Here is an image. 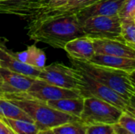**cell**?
Here are the masks:
<instances>
[{
  "instance_id": "cell-29",
  "label": "cell",
  "mask_w": 135,
  "mask_h": 134,
  "mask_svg": "<svg viewBox=\"0 0 135 134\" xmlns=\"http://www.w3.org/2000/svg\"><path fill=\"white\" fill-rule=\"evenodd\" d=\"M37 134H55L53 133L51 129H47V130H39V132Z\"/></svg>"
},
{
  "instance_id": "cell-26",
  "label": "cell",
  "mask_w": 135,
  "mask_h": 134,
  "mask_svg": "<svg viewBox=\"0 0 135 134\" xmlns=\"http://www.w3.org/2000/svg\"><path fill=\"white\" fill-rule=\"evenodd\" d=\"M68 1L69 0H45V8L43 11L62 6Z\"/></svg>"
},
{
  "instance_id": "cell-6",
  "label": "cell",
  "mask_w": 135,
  "mask_h": 134,
  "mask_svg": "<svg viewBox=\"0 0 135 134\" xmlns=\"http://www.w3.org/2000/svg\"><path fill=\"white\" fill-rule=\"evenodd\" d=\"M37 79L48 84L68 89L80 91L81 86L80 71L62 63H53L41 69Z\"/></svg>"
},
{
  "instance_id": "cell-23",
  "label": "cell",
  "mask_w": 135,
  "mask_h": 134,
  "mask_svg": "<svg viewBox=\"0 0 135 134\" xmlns=\"http://www.w3.org/2000/svg\"><path fill=\"white\" fill-rule=\"evenodd\" d=\"M122 36L124 41L135 49V21L134 19H121Z\"/></svg>"
},
{
  "instance_id": "cell-24",
  "label": "cell",
  "mask_w": 135,
  "mask_h": 134,
  "mask_svg": "<svg viewBox=\"0 0 135 134\" xmlns=\"http://www.w3.org/2000/svg\"><path fill=\"white\" fill-rule=\"evenodd\" d=\"M85 134H115L113 125H90L87 126Z\"/></svg>"
},
{
  "instance_id": "cell-32",
  "label": "cell",
  "mask_w": 135,
  "mask_h": 134,
  "mask_svg": "<svg viewBox=\"0 0 135 134\" xmlns=\"http://www.w3.org/2000/svg\"><path fill=\"white\" fill-rule=\"evenodd\" d=\"M133 19H134V21H135V12H134V17H133Z\"/></svg>"
},
{
  "instance_id": "cell-25",
  "label": "cell",
  "mask_w": 135,
  "mask_h": 134,
  "mask_svg": "<svg viewBox=\"0 0 135 134\" xmlns=\"http://www.w3.org/2000/svg\"><path fill=\"white\" fill-rule=\"evenodd\" d=\"M135 12V0H125L119 13L120 19H133Z\"/></svg>"
},
{
  "instance_id": "cell-31",
  "label": "cell",
  "mask_w": 135,
  "mask_h": 134,
  "mask_svg": "<svg viewBox=\"0 0 135 134\" xmlns=\"http://www.w3.org/2000/svg\"><path fill=\"white\" fill-rule=\"evenodd\" d=\"M2 77L0 76V96H2V95H3L2 91Z\"/></svg>"
},
{
  "instance_id": "cell-21",
  "label": "cell",
  "mask_w": 135,
  "mask_h": 134,
  "mask_svg": "<svg viewBox=\"0 0 135 134\" xmlns=\"http://www.w3.org/2000/svg\"><path fill=\"white\" fill-rule=\"evenodd\" d=\"M113 126L115 134H135V118L123 111L118 122Z\"/></svg>"
},
{
  "instance_id": "cell-15",
  "label": "cell",
  "mask_w": 135,
  "mask_h": 134,
  "mask_svg": "<svg viewBox=\"0 0 135 134\" xmlns=\"http://www.w3.org/2000/svg\"><path fill=\"white\" fill-rule=\"evenodd\" d=\"M100 0H69L66 4L62 6L47 9L33 17L29 18V21H38L47 17H52L61 15L77 14L81 9L94 4Z\"/></svg>"
},
{
  "instance_id": "cell-34",
  "label": "cell",
  "mask_w": 135,
  "mask_h": 134,
  "mask_svg": "<svg viewBox=\"0 0 135 134\" xmlns=\"http://www.w3.org/2000/svg\"><path fill=\"white\" fill-rule=\"evenodd\" d=\"M0 43H1V42H0Z\"/></svg>"
},
{
  "instance_id": "cell-1",
  "label": "cell",
  "mask_w": 135,
  "mask_h": 134,
  "mask_svg": "<svg viewBox=\"0 0 135 134\" xmlns=\"http://www.w3.org/2000/svg\"><path fill=\"white\" fill-rule=\"evenodd\" d=\"M27 29L30 39L58 49H64L65 45L74 39L86 36L76 14L29 21Z\"/></svg>"
},
{
  "instance_id": "cell-14",
  "label": "cell",
  "mask_w": 135,
  "mask_h": 134,
  "mask_svg": "<svg viewBox=\"0 0 135 134\" xmlns=\"http://www.w3.org/2000/svg\"><path fill=\"white\" fill-rule=\"evenodd\" d=\"M69 57L78 61L89 62L95 54L93 43L91 38L82 36L68 42L64 49Z\"/></svg>"
},
{
  "instance_id": "cell-30",
  "label": "cell",
  "mask_w": 135,
  "mask_h": 134,
  "mask_svg": "<svg viewBox=\"0 0 135 134\" xmlns=\"http://www.w3.org/2000/svg\"><path fill=\"white\" fill-rule=\"evenodd\" d=\"M130 75H131V81H132V83H133V85H134V88L135 90V74L131 73Z\"/></svg>"
},
{
  "instance_id": "cell-27",
  "label": "cell",
  "mask_w": 135,
  "mask_h": 134,
  "mask_svg": "<svg viewBox=\"0 0 135 134\" xmlns=\"http://www.w3.org/2000/svg\"><path fill=\"white\" fill-rule=\"evenodd\" d=\"M124 111L135 118V94L129 100L128 105L127 106Z\"/></svg>"
},
{
  "instance_id": "cell-9",
  "label": "cell",
  "mask_w": 135,
  "mask_h": 134,
  "mask_svg": "<svg viewBox=\"0 0 135 134\" xmlns=\"http://www.w3.org/2000/svg\"><path fill=\"white\" fill-rule=\"evenodd\" d=\"M45 8V0H0V13L31 18Z\"/></svg>"
},
{
  "instance_id": "cell-28",
  "label": "cell",
  "mask_w": 135,
  "mask_h": 134,
  "mask_svg": "<svg viewBox=\"0 0 135 134\" xmlns=\"http://www.w3.org/2000/svg\"><path fill=\"white\" fill-rule=\"evenodd\" d=\"M0 134H14L13 132L0 120Z\"/></svg>"
},
{
  "instance_id": "cell-3",
  "label": "cell",
  "mask_w": 135,
  "mask_h": 134,
  "mask_svg": "<svg viewBox=\"0 0 135 134\" xmlns=\"http://www.w3.org/2000/svg\"><path fill=\"white\" fill-rule=\"evenodd\" d=\"M73 67L87 73L99 82L109 87L119 95L128 100L135 94V90L130 73L109 67L78 61L70 58Z\"/></svg>"
},
{
  "instance_id": "cell-7",
  "label": "cell",
  "mask_w": 135,
  "mask_h": 134,
  "mask_svg": "<svg viewBox=\"0 0 135 134\" xmlns=\"http://www.w3.org/2000/svg\"><path fill=\"white\" fill-rule=\"evenodd\" d=\"M79 71L81 73V80L80 92L82 97H95L111 103L112 105L121 109L123 111H125L129 103L128 100H125L116 92L106 86L105 85L99 82L87 73L81 70Z\"/></svg>"
},
{
  "instance_id": "cell-18",
  "label": "cell",
  "mask_w": 135,
  "mask_h": 134,
  "mask_svg": "<svg viewBox=\"0 0 135 134\" xmlns=\"http://www.w3.org/2000/svg\"><path fill=\"white\" fill-rule=\"evenodd\" d=\"M15 55L20 61L32 67L41 70L46 66V54L36 45H30L25 51L15 53Z\"/></svg>"
},
{
  "instance_id": "cell-8",
  "label": "cell",
  "mask_w": 135,
  "mask_h": 134,
  "mask_svg": "<svg viewBox=\"0 0 135 134\" xmlns=\"http://www.w3.org/2000/svg\"><path fill=\"white\" fill-rule=\"evenodd\" d=\"M23 93L28 97L44 102L66 98L82 97L79 90L61 88L48 84L37 78L35 80L28 92Z\"/></svg>"
},
{
  "instance_id": "cell-4",
  "label": "cell",
  "mask_w": 135,
  "mask_h": 134,
  "mask_svg": "<svg viewBox=\"0 0 135 134\" xmlns=\"http://www.w3.org/2000/svg\"><path fill=\"white\" fill-rule=\"evenodd\" d=\"M123 113L121 109L95 97L84 98V107L80 122L85 126L115 125Z\"/></svg>"
},
{
  "instance_id": "cell-17",
  "label": "cell",
  "mask_w": 135,
  "mask_h": 134,
  "mask_svg": "<svg viewBox=\"0 0 135 134\" xmlns=\"http://www.w3.org/2000/svg\"><path fill=\"white\" fill-rule=\"evenodd\" d=\"M46 103L53 109L80 118L84 107V97L49 100Z\"/></svg>"
},
{
  "instance_id": "cell-19",
  "label": "cell",
  "mask_w": 135,
  "mask_h": 134,
  "mask_svg": "<svg viewBox=\"0 0 135 134\" xmlns=\"http://www.w3.org/2000/svg\"><path fill=\"white\" fill-rule=\"evenodd\" d=\"M0 118L20 119L34 122L24 111L3 96H0Z\"/></svg>"
},
{
  "instance_id": "cell-33",
  "label": "cell",
  "mask_w": 135,
  "mask_h": 134,
  "mask_svg": "<svg viewBox=\"0 0 135 134\" xmlns=\"http://www.w3.org/2000/svg\"><path fill=\"white\" fill-rule=\"evenodd\" d=\"M132 73H134V74H135V71H134V72H133Z\"/></svg>"
},
{
  "instance_id": "cell-2",
  "label": "cell",
  "mask_w": 135,
  "mask_h": 134,
  "mask_svg": "<svg viewBox=\"0 0 135 134\" xmlns=\"http://www.w3.org/2000/svg\"><path fill=\"white\" fill-rule=\"evenodd\" d=\"M2 96L24 111L33 120L40 130L80 121L79 118L53 109L46 102L28 97L24 93L4 94Z\"/></svg>"
},
{
  "instance_id": "cell-13",
  "label": "cell",
  "mask_w": 135,
  "mask_h": 134,
  "mask_svg": "<svg viewBox=\"0 0 135 134\" xmlns=\"http://www.w3.org/2000/svg\"><path fill=\"white\" fill-rule=\"evenodd\" d=\"M0 67L36 79L38 77L41 70L40 69L32 67L20 61L17 58V57L15 55V53H13L12 51L8 50L1 43H0Z\"/></svg>"
},
{
  "instance_id": "cell-16",
  "label": "cell",
  "mask_w": 135,
  "mask_h": 134,
  "mask_svg": "<svg viewBox=\"0 0 135 134\" xmlns=\"http://www.w3.org/2000/svg\"><path fill=\"white\" fill-rule=\"evenodd\" d=\"M89 62L96 65L123 70L130 74L135 71V58L95 54Z\"/></svg>"
},
{
  "instance_id": "cell-5",
  "label": "cell",
  "mask_w": 135,
  "mask_h": 134,
  "mask_svg": "<svg viewBox=\"0 0 135 134\" xmlns=\"http://www.w3.org/2000/svg\"><path fill=\"white\" fill-rule=\"evenodd\" d=\"M81 24L86 36L89 38L111 39L125 42L122 36L121 19L119 15L94 16L87 18Z\"/></svg>"
},
{
  "instance_id": "cell-20",
  "label": "cell",
  "mask_w": 135,
  "mask_h": 134,
  "mask_svg": "<svg viewBox=\"0 0 135 134\" xmlns=\"http://www.w3.org/2000/svg\"><path fill=\"white\" fill-rule=\"evenodd\" d=\"M0 120L4 122L14 134H37L40 130L35 122L6 118H0Z\"/></svg>"
},
{
  "instance_id": "cell-10",
  "label": "cell",
  "mask_w": 135,
  "mask_h": 134,
  "mask_svg": "<svg viewBox=\"0 0 135 134\" xmlns=\"http://www.w3.org/2000/svg\"><path fill=\"white\" fill-rule=\"evenodd\" d=\"M0 76L2 80V91L3 95L26 92L36 80V78L2 67H0Z\"/></svg>"
},
{
  "instance_id": "cell-12",
  "label": "cell",
  "mask_w": 135,
  "mask_h": 134,
  "mask_svg": "<svg viewBox=\"0 0 135 134\" xmlns=\"http://www.w3.org/2000/svg\"><path fill=\"white\" fill-rule=\"evenodd\" d=\"M124 2L125 0H100L81 9L76 15L81 23L94 16L118 15Z\"/></svg>"
},
{
  "instance_id": "cell-22",
  "label": "cell",
  "mask_w": 135,
  "mask_h": 134,
  "mask_svg": "<svg viewBox=\"0 0 135 134\" xmlns=\"http://www.w3.org/2000/svg\"><path fill=\"white\" fill-rule=\"evenodd\" d=\"M86 126L80 121L67 122L52 128L55 134H85Z\"/></svg>"
},
{
  "instance_id": "cell-11",
  "label": "cell",
  "mask_w": 135,
  "mask_h": 134,
  "mask_svg": "<svg viewBox=\"0 0 135 134\" xmlns=\"http://www.w3.org/2000/svg\"><path fill=\"white\" fill-rule=\"evenodd\" d=\"M92 40L95 54L135 58V49L125 42L111 39H92Z\"/></svg>"
}]
</instances>
